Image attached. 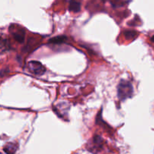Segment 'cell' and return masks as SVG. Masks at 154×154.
Wrapping results in <instances>:
<instances>
[{"mask_svg": "<svg viewBox=\"0 0 154 154\" xmlns=\"http://www.w3.org/2000/svg\"><path fill=\"white\" fill-rule=\"evenodd\" d=\"M10 49V42L7 38L0 37V54H5Z\"/></svg>", "mask_w": 154, "mask_h": 154, "instance_id": "obj_4", "label": "cell"}, {"mask_svg": "<svg viewBox=\"0 0 154 154\" xmlns=\"http://www.w3.org/2000/svg\"><path fill=\"white\" fill-rule=\"evenodd\" d=\"M124 35L127 40H132V39L136 38V36L138 35V33L134 30H127L124 32Z\"/></svg>", "mask_w": 154, "mask_h": 154, "instance_id": "obj_7", "label": "cell"}, {"mask_svg": "<svg viewBox=\"0 0 154 154\" xmlns=\"http://www.w3.org/2000/svg\"><path fill=\"white\" fill-rule=\"evenodd\" d=\"M132 93H133V87L132 84L126 80H121L119 83L118 88H117L119 99L122 101L129 99L132 97Z\"/></svg>", "mask_w": 154, "mask_h": 154, "instance_id": "obj_1", "label": "cell"}, {"mask_svg": "<svg viewBox=\"0 0 154 154\" xmlns=\"http://www.w3.org/2000/svg\"><path fill=\"white\" fill-rule=\"evenodd\" d=\"M151 41H152V42H154V35H153V36H152V37H151Z\"/></svg>", "mask_w": 154, "mask_h": 154, "instance_id": "obj_9", "label": "cell"}, {"mask_svg": "<svg viewBox=\"0 0 154 154\" xmlns=\"http://www.w3.org/2000/svg\"><path fill=\"white\" fill-rule=\"evenodd\" d=\"M17 145L14 143H8L4 147V151L6 153H14L17 150Z\"/></svg>", "mask_w": 154, "mask_h": 154, "instance_id": "obj_6", "label": "cell"}, {"mask_svg": "<svg viewBox=\"0 0 154 154\" xmlns=\"http://www.w3.org/2000/svg\"><path fill=\"white\" fill-rule=\"evenodd\" d=\"M10 32L14 38L19 43H23L25 39V31L22 27L18 25H11L10 26Z\"/></svg>", "mask_w": 154, "mask_h": 154, "instance_id": "obj_2", "label": "cell"}, {"mask_svg": "<svg viewBox=\"0 0 154 154\" xmlns=\"http://www.w3.org/2000/svg\"><path fill=\"white\" fill-rule=\"evenodd\" d=\"M28 68L30 72L36 75H42L46 72L45 66L38 61H30L28 63Z\"/></svg>", "mask_w": 154, "mask_h": 154, "instance_id": "obj_3", "label": "cell"}, {"mask_svg": "<svg viewBox=\"0 0 154 154\" xmlns=\"http://www.w3.org/2000/svg\"><path fill=\"white\" fill-rule=\"evenodd\" d=\"M81 5L78 0H71L69 2V10L72 12H79L81 11Z\"/></svg>", "mask_w": 154, "mask_h": 154, "instance_id": "obj_5", "label": "cell"}, {"mask_svg": "<svg viewBox=\"0 0 154 154\" xmlns=\"http://www.w3.org/2000/svg\"><path fill=\"white\" fill-rule=\"evenodd\" d=\"M66 38L65 36H57V37L52 38L50 39L49 42L53 44H61L66 42Z\"/></svg>", "mask_w": 154, "mask_h": 154, "instance_id": "obj_8", "label": "cell"}]
</instances>
